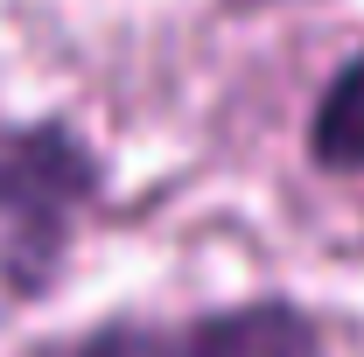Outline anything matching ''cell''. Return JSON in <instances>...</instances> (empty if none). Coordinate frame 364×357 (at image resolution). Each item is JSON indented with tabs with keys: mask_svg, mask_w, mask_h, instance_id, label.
<instances>
[{
	"mask_svg": "<svg viewBox=\"0 0 364 357\" xmlns=\"http://www.w3.org/2000/svg\"><path fill=\"white\" fill-rule=\"evenodd\" d=\"M112 189V169L98 140L63 119H0V273L21 294H43L56 267L70 260L85 218H98Z\"/></svg>",
	"mask_w": 364,
	"mask_h": 357,
	"instance_id": "6da1fadb",
	"label": "cell"
},
{
	"mask_svg": "<svg viewBox=\"0 0 364 357\" xmlns=\"http://www.w3.org/2000/svg\"><path fill=\"white\" fill-rule=\"evenodd\" d=\"M63 357H329V329L294 294H245L182 322L161 315H105Z\"/></svg>",
	"mask_w": 364,
	"mask_h": 357,
	"instance_id": "7a4b0ae2",
	"label": "cell"
},
{
	"mask_svg": "<svg viewBox=\"0 0 364 357\" xmlns=\"http://www.w3.org/2000/svg\"><path fill=\"white\" fill-rule=\"evenodd\" d=\"M301 147L322 176H364V43L322 78L309 127H301Z\"/></svg>",
	"mask_w": 364,
	"mask_h": 357,
	"instance_id": "3957f363",
	"label": "cell"
}]
</instances>
